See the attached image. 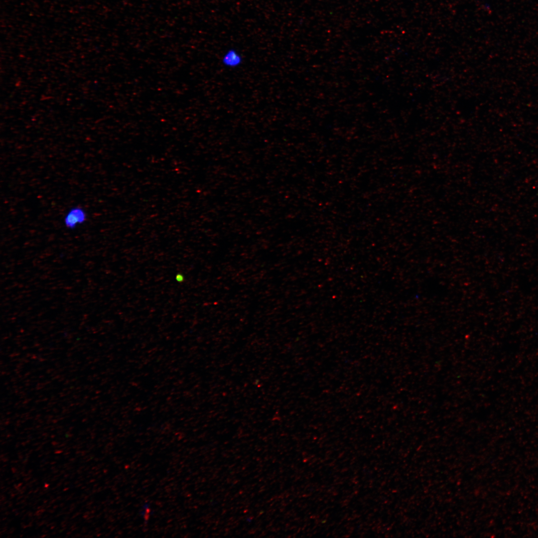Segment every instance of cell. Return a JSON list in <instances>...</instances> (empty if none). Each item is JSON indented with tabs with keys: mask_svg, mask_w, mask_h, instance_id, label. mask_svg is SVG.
Here are the masks:
<instances>
[{
	"mask_svg": "<svg viewBox=\"0 0 538 538\" xmlns=\"http://www.w3.org/2000/svg\"><path fill=\"white\" fill-rule=\"evenodd\" d=\"M243 58L236 49L230 48L226 50L221 57L222 64L229 69H235L240 66Z\"/></svg>",
	"mask_w": 538,
	"mask_h": 538,
	"instance_id": "cell-2",
	"label": "cell"
},
{
	"mask_svg": "<svg viewBox=\"0 0 538 538\" xmlns=\"http://www.w3.org/2000/svg\"><path fill=\"white\" fill-rule=\"evenodd\" d=\"M87 219V215L85 210L82 207L76 206L72 207L66 213L63 223L67 229L72 230L83 224Z\"/></svg>",
	"mask_w": 538,
	"mask_h": 538,
	"instance_id": "cell-1",
	"label": "cell"
},
{
	"mask_svg": "<svg viewBox=\"0 0 538 538\" xmlns=\"http://www.w3.org/2000/svg\"><path fill=\"white\" fill-rule=\"evenodd\" d=\"M176 280H177L178 282H182L184 280V276L182 275V274H178L176 276Z\"/></svg>",
	"mask_w": 538,
	"mask_h": 538,
	"instance_id": "cell-3",
	"label": "cell"
}]
</instances>
